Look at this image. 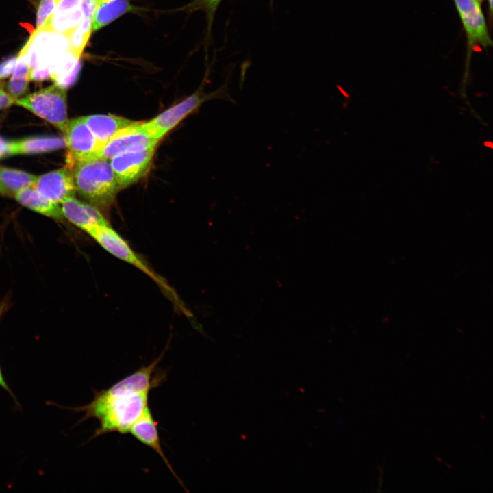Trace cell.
Here are the masks:
<instances>
[{"mask_svg": "<svg viewBox=\"0 0 493 493\" xmlns=\"http://www.w3.org/2000/svg\"><path fill=\"white\" fill-rule=\"evenodd\" d=\"M86 233L109 253L133 265L149 276L181 312L186 316H190V312L183 305L175 290L164 278L151 269L110 225L92 227Z\"/></svg>", "mask_w": 493, "mask_h": 493, "instance_id": "3", "label": "cell"}, {"mask_svg": "<svg viewBox=\"0 0 493 493\" xmlns=\"http://www.w3.org/2000/svg\"><path fill=\"white\" fill-rule=\"evenodd\" d=\"M221 0H194L192 3L193 9L205 10L210 18L212 17L216 8Z\"/></svg>", "mask_w": 493, "mask_h": 493, "instance_id": "24", "label": "cell"}, {"mask_svg": "<svg viewBox=\"0 0 493 493\" xmlns=\"http://www.w3.org/2000/svg\"><path fill=\"white\" fill-rule=\"evenodd\" d=\"M36 178L25 171L0 166V186L3 194L14 196L22 190L32 187Z\"/></svg>", "mask_w": 493, "mask_h": 493, "instance_id": "19", "label": "cell"}, {"mask_svg": "<svg viewBox=\"0 0 493 493\" xmlns=\"http://www.w3.org/2000/svg\"><path fill=\"white\" fill-rule=\"evenodd\" d=\"M14 197L23 206L41 214L58 219L63 217L61 207L40 195L34 188L22 190Z\"/></svg>", "mask_w": 493, "mask_h": 493, "instance_id": "16", "label": "cell"}, {"mask_svg": "<svg viewBox=\"0 0 493 493\" xmlns=\"http://www.w3.org/2000/svg\"><path fill=\"white\" fill-rule=\"evenodd\" d=\"M153 387L151 372L141 367L110 388L95 392L92 402L77 409L86 413L84 420H99L94 438L112 432L128 433L149 407V393Z\"/></svg>", "mask_w": 493, "mask_h": 493, "instance_id": "1", "label": "cell"}, {"mask_svg": "<svg viewBox=\"0 0 493 493\" xmlns=\"http://www.w3.org/2000/svg\"><path fill=\"white\" fill-rule=\"evenodd\" d=\"M9 143L0 137V159L8 155Z\"/></svg>", "mask_w": 493, "mask_h": 493, "instance_id": "30", "label": "cell"}, {"mask_svg": "<svg viewBox=\"0 0 493 493\" xmlns=\"http://www.w3.org/2000/svg\"><path fill=\"white\" fill-rule=\"evenodd\" d=\"M155 147L121 154L110 160L120 189L142 178L149 168Z\"/></svg>", "mask_w": 493, "mask_h": 493, "instance_id": "9", "label": "cell"}, {"mask_svg": "<svg viewBox=\"0 0 493 493\" xmlns=\"http://www.w3.org/2000/svg\"><path fill=\"white\" fill-rule=\"evenodd\" d=\"M58 0H40L36 14L37 29L48 27Z\"/></svg>", "mask_w": 493, "mask_h": 493, "instance_id": "22", "label": "cell"}, {"mask_svg": "<svg viewBox=\"0 0 493 493\" xmlns=\"http://www.w3.org/2000/svg\"><path fill=\"white\" fill-rule=\"evenodd\" d=\"M15 101L16 99L4 90L2 83L0 82V110L11 106Z\"/></svg>", "mask_w": 493, "mask_h": 493, "instance_id": "29", "label": "cell"}, {"mask_svg": "<svg viewBox=\"0 0 493 493\" xmlns=\"http://www.w3.org/2000/svg\"><path fill=\"white\" fill-rule=\"evenodd\" d=\"M76 191L90 204L108 210L120 190L110 160L92 158L79 161L73 166Z\"/></svg>", "mask_w": 493, "mask_h": 493, "instance_id": "2", "label": "cell"}, {"mask_svg": "<svg viewBox=\"0 0 493 493\" xmlns=\"http://www.w3.org/2000/svg\"><path fill=\"white\" fill-rule=\"evenodd\" d=\"M0 314H1V309H0Z\"/></svg>", "mask_w": 493, "mask_h": 493, "instance_id": "34", "label": "cell"}, {"mask_svg": "<svg viewBox=\"0 0 493 493\" xmlns=\"http://www.w3.org/2000/svg\"><path fill=\"white\" fill-rule=\"evenodd\" d=\"M83 117L101 146L118 131L136 122L114 115L94 114Z\"/></svg>", "mask_w": 493, "mask_h": 493, "instance_id": "15", "label": "cell"}, {"mask_svg": "<svg viewBox=\"0 0 493 493\" xmlns=\"http://www.w3.org/2000/svg\"><path fill=\"white\" fill-rule=\"evenodd\" d=\"M129 433L138 441L155 451L164 462L173 475L185 489V486L176 475L163 451L157 422L154 420L149 407L146 408L141 416L133 424L129 430Z\"/></svg>", "mask_w": 493, "mask_h": 493, "instance_id": "12", "label": "cell"}, {"mask_svg": "<svg viewBox=\"0 0 493 493\" xmlns=\"http://www.w3.org/2000/svg\"><path fill=\"white\" fill-rule=\"evenodd\" d=\"M158 142V140L151 136L147 132L144 122L136 121L118 131L104 143L95 154L94 158L110 160L125 153L155 147Z\"/></svg>", "mask_w": 493, "mask_h": 493, "instance_id": "6", "label": "cell"}, {"mask_svg": "<svg viewBox=\"0 0 493 493\" xmlns=\"http://www.w3.org/2000/svg\"><path fill=\"white\" fill-rule=\"evenodd\" d=\"M133 9L129 0H108L99 3L92 18V31L101 29Z\"/></svg>", "mask_w": 493, "mask_h": 493, "instance_id": "18", "label": "cell"}, {"mask_svg": "<svg viewBox=\"0 0 493 493\" xmlns=\"http://www.w3.org/2000/svg\"><path fill=\"white\" fill-rule=\"evenodd\" d=\"M50 77L51 75L49 67H38L29 71V79L30 81L40 82Z\"/></svg>", "mask_w": 493, "mask_h": 493, "instance_id": "26", "label": "cell"}, {"mask_svg": "<svg viewBox=\"0 0 493 493\" xmlns=\"http://www.w3.org/2000/svg\"><path fill=\"white\" fill-rule=\"evenodd\" d=\"M80 58L68 49L50 64L49 68L54 84L66 89L75 83L81 68Z\"/></svg>", "mask_w": 493, "mask_h": 493, "instance_id": "13", "label": "cell"}, {"mask_svg": "<svg viewBox=\"0 0 493 493\" xmlns=\"http://www.w3.org/2000/svg\"><path fill=\"white\" fill-rule=\"evenodd\" d=\"M0 194H3V190H2L1 188V186H0Z\"/></svg>", "mask_w": 493, "mask_h": 493, "instance_id": "33", "label": "cell"}, {"mask_svg": "<svg viewBox=\"0 0 493 493\" xmlns=\"http://www.w3.org/2000/svg\"><path fill=\"white\" fill-rule=\"evenodd\" d=\"M65 146V139L60 136L27 137L10 142L8 155L47 153L62 149Z\"/></svg>", "mask_w": 493, "mask_h": 493, "instance_id": "14", "label": "cell"}, {"mask_svg": "<svg viewBox=\"0 0 493 493\" xmlns=\"http://www.w3.org/2000/svg\"><path fill=\"white\" fill-rule=\"evenodd\" d=\"M61 210L63 216L85 232L97 226L110 225L97 207L83 203L74 197L64 201Z\"/></svg>", "mask_w": 493, "mask_h": 493, "instance_id": "11", "label": "cell"}, {"mask_svg": "<svg viewBox=\"0 0 493 493\" xmlns=\"http://www.w3.org/2000/svg\"><path fill=\"white\" fill-rule=\"evenodd\" d=\"M32 187L40 195L56 203L74 197L76 192L72 172L66 167L37 177Z\"/></svg>", "mask_w": 493, "mask_h": 493, "instance_id": "10", "label": "cell"}, {"mask_svg": "<svg viewBox=\"0 0 493 493\" xmlns=\"http://www.w3.org/2000/svg\"><path fill=\"white\" fill-rule=\"evenodd\" d=\"M29 81V79L10 78L5 87L8 93L14 99H17L27 92Z\"/></svg>", "mask_w": 493, "mask_h": 493, "instance_id": "23", "label": "cell"}, {"mask_svg": "<svg viewBox=\"0 0 493 493\" xmlns=\"http://www.w3.org/2000/svg\"><path fill=\"white\" fill-rule=\"evenodd\" d=\"M0 385H1V387H3L4 389H5V390H7L9 391V388H8V386L7 385L6 382L5 381V380H4V379H3V375H2L1 369H0Z\"/></svg>", "mask_w": 493, "mask_h": 493, "instance_id": "31", "label": "cell"}, {"mask_svg": "<svg viewBox=\"0 0 493 493\" xmlns=\"http://www.w3.org/2000/svg\"><path fill=\"white\" fill-rule=\"evenodd\" d=\"M81 0H58L55 12H64L80 7Z\"/></svg>", "mask_w": 493, "mask_h": 493, "instance_id": "28", "label": "cell"}, {"mask_svg": "<svg viewBox=\"0 0 493 493\" xmlns=\"http://www.w3.org/2000/svg\"><path fill=\"white\" fill-rule=\"evenodd\" d=\"M92 31V20L84 17L77 27L66 34L70 43V49L81 57Z\"/></svg>", "mask_w": 493, "mask_h": 493, "instance_id": "21", "label": "cell"}, {"mask_svg": "<svg viewBox=\"0 0 493 493\" xmlns=\"http://www.w3.org/2000/svg\"><path fill=\"white\" fill-rule=\"evenodd\" d=\"M220 92H214L210 96H205L201 92H195L181 102L164 111L151 121L144 122V126L151 136L160 140L202 103L211 97H215Z\"/></svg>", "mask_w": 493, "mask_h": 493, "instance_id": "8", "label": "cell"}, {"mask_svg": "<svg viewBox=\"0 0 493 493\" xmlns=\"http://www.w3.org/2000/svg\"><path fill=\"white\" fill-rule=\"evenodd\" d=\"M98 4L96 0H81L80 8L84 17H87L92 20Z\"/></svg>", "mask_w": 493, "mask_h": 493, "instance_id": "27", "label": "cell"}, {"mask_svg": "<svg viewBox=\"0 0 493 493\" xmlns=\"http://www.w3.org/2000/svg\"><path fill=\"white\" fill-rule=\"evenodd\" d=\"M64 133L68 149L67 163L71 167L79 161L94 158L101 147L83 116L68 120Z\"/></svg>", "mask_w": 493, "mask_h": 493, "instance_id": "7", "label": "cell"}, {"mask_svg": "<svg viewBox=\"0 0 493 493\" xmlns=\"http://www.w3.org/2000/svg\"><path fill=\"white\" fill-rule=\"evenodd\" d=\"M15 103L64 131L68 120L66 89L53 84L16 99Z\"/></svg>", "mask_w": 493, "mask_h": 493, "instance_id": "4", "label": "cell"}, {"mask_svg": "<svg viewBox=\"0 0 493 493\" xmlns=\"http://www.w3.org/2000/svg\"><path fill=\"white\" fill-rule=\"evenodd\" d=\"M70 49L67 34L44 27L34 31L22 50L25 53L29 69L49 67L61 53Z\"/></svg>", "mask_w": 493, "mask_h": 493, "instance_id": "5", "label": "cell"}, {"mask_svg": "<svg viewBox=\"0 0 493 493\" xmlns=\"http://www.w3.org/2000/svg\"><path fill=\"white\" fill-rule=\"evenodd\" d=\"M96 1H97L98 3H101V2H103V1H108V0H96Z\"/></svg>", "mask_w": 493, "mask_h": 493, "instance_id": "32", "label": "cell"}, {"mask_svg": "<svg viewBox=\"0 0 493 493\" xmlns=\"http://www.w3.org/2000/svg\"><path fill=\"white\" fill-rule=\"evenodd\" d=\"M470 45L491 44L480 5L459 14Z\"/></svg>", "mask_w": 493, "mask_h": 493, "instance_id": "17", "label": "cell"}, {"mask_svg": "<svg viewBox=\"0 0 493 493\" xmlns=\"http://www.w3.org/2000/svg\"><path fill=\"white\" fill-rule=\"evenodd\" d=\"M84 18L80 7L64 12H55L47 27L52 30L66 34L75 28Z\"/></svg>", "mask_w": 493, "mask_h": 493, "instance_id": "20", "label": "cell"}, {"mask_svg": "<svg viewBox=\"0 0 493 493\" xmlns=\"http://www.w3.org/2000/svg\"><path fill=\"white\" fill-rule=\"evenodd\" d=\"M17 58L16 56H11L0 62V80L10 77L13 73Z\"/></svg>", "mask_w": 493, "mask_h": 493, "instance_id": "25", "label": "cell"}]
</instances>
